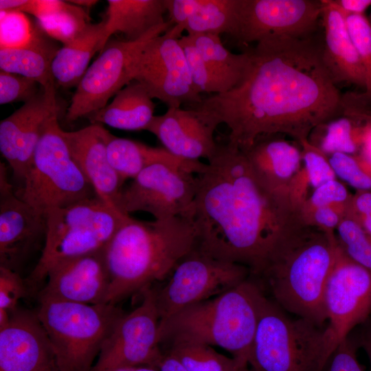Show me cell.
<instances>
[{
    "label": "cell",
    "mask_w": 371,
    "mask_h": 371,
    "mask_svg": "<svg viewBox=\"0 0 371 371\" xmlns=\"http://www.w3.org/2000/svg\"><path fill=\"white\" fill-rule=\"evenodd\" d=\"M41 86L36 80L0 70V104L27 102L39 91Z\"/></svg>",
    "instance_id": "60d3db41"
},
{
    "label": "cell",
    "mask_w": 371,
    "mask_h": 371,
    "mask_svg": "<svg viewBox=\"0 0 371 371\" xmlns=\"http://www.w3.org/2000/svg\"><path fill=\"white\" fill-rule=\"evenodd\" d=\"M272 136L259 137L243 153L254 175L267 188L291 195L292 183L302 166L301 150Z\"/></svg>",
    "instance_id": "cb8c5ba5"
},
{
    "label": "cell",
    "mask_w": 371,
    "mask_h": 371,
    "mask_svg": "<svg viewBox=\"0 0 371 371\" xmlns=\"http://www.w3.org/2000/svg\"><path fill=\"white\" fill-rule=\"evenodd\" d=\"M339 247L335 232L315 227L258 279L284 311L323 327L324 292Z\"/></svg>",
    "instance_id": "5b68a950"
},
{
    "label": "cell",
    "mask_w": 371,
    "mask_h": 371,
    "mask_svg": "<svg viewBox=\"0 0 371 371\" xmlns=\"http://www.w3.org/2000/svg\"><path fill=\"white\" fill-rule=\"evenodd\" d=\"M302 147V168L294 179L290 194L297 203L303 205L308 197V188H317L323 183L337 178L328 156L308 139L300 144Z\"/></svg>",
    "instance_id": "d6a6232c"
},
{
    "label": "cell",
    "mask_w": 371,
    "mask_h": 371,
    "mask_svg": "<svg viewBox=\"0 0 371 371\" xmlns=\"http://www.w3.org/2000/svg\"><path fill=\"white\" fill-rule=\"evenodd\" d=\"M175 25L170 20L136 41L109 40L76 87L66 119L73 122L102 109L133 80L134 62L153 38Z\"/></svg>",
    "instance_id": "8fae6325"
},
{
    "label": "cell",
    "mask_w": 371,
    "mask_h": 371,
    "mask_svg": "<svg viewBox=\"0 0 371 371\" xmlns=\"http://www.w3.org/2000/svg\"><path fill=\"white\" fill-rule=\"evenodd\" d=\"M196 172L188 167L157 162L146 166L122 190L118 209L128 214H150L157 220L191 218L197 190Z\"/></svg>",
    "instance_id": "4fadbf2b"
},
{
    "label": "cell",
    "mask_w": 371,
    "mask_h": 371,
    "mask_svg": "<svg viewBox=\"0 0 371 371\" xmlns=\"http://www.w3.org/2000/svg\"><path fill=\"white\" fill-rule=\"evenodd\" d=\"M359 347L357 335L350 333L339 343L332 354L326 371H364L357 359Z\"/></svg>",
    "instance_id": "ee69618b"
},
{
    "label": "cell",
    "mask_w": 371,
    "mask_h": 371,
    "mask_svg": "<svg viewBox=\"0 0 371 371\" xmlns=\"http://www.w3.org/2000/svg\"><path fill=\"white\" fill-rule=\"evenodd\" d=\"M155 106L146 88L133 80L115 94L111 102L87 117L91 124H106L120 130H146L155 116Z\"/></svg>",
    "instance_id": "484cf974"
},
{
    "label": "cell",
    "mask_w": 371,
    "mask_h": 371,
    "mask_svg": "<svg viewBox=\"0 0 371 371\" xmlns=\"http://www.w3.org/2000/svg\"><path fill=\"white\" fill-rule=\"evenodd\" d=\"M187 371H236L241 367L233 357L216 352L211 346L194 342L170 344L167 352Z\"/></svg>",
    "instance_id": "836d02e7"
},
{
    "label": "cell",
    "mask_w": 371,
    "mask_h": 371,
    "mask_svg": "<svg viewBox=\"0 0 371 371\" xmlns=\"http://www.w3.org/2000/svg\"><path fill=\"white\" fill-rule=\"evenodd\" d=\"M361 150V155L360 157L371 167V126L366 133Z\"/></svg>",
    "instance_id": "f5cc1de1"
},
{
    "label": "cell",
    "mask_w": 371,
    "mask_h": 371,
    "mask_svg": "<svg viewBox=\"0 0 371 371\" xmlns=\"http://www.w3.org/2000/svg\"><path fill=\"white\" fill-rule=\"evenodd\" d=\"M371 126V115L344 108L343 113L319 126L324 130L318 147L326 155L343 153L357 155Z\"/></svg>",
    "instance_id": "f546056e"
},
{
    "label": "cell",
    "mask_w": 371,
    "mask_h": 371,
    "mask_svg": "<svg viewBox=\"0 0 371 371\" xmlns=\"http://www.w3.org/2000/svg\"><path fill=\"white\" fill-rule=\"evenodd\" d=\"M236 371H254L253 370H249L247 367L239 368Z\"/></svg>",
    "instance_id": "680465c9"
},
{
    "label": "cell",
    "mask_w": 371,
    "mask_h": 371,
    "mask_svg": "<svg viewBox=\"0 0 371 371\" xmlns=\"http://www.w3.org/2000/svg\"><path fill=\"white\" fill-rule=\"evenodd\" d=\"M327 156L336 177L357 191H371V167L360 156L343 153Z\"/></svg>",
    "instance_id": "74e56055"
},
{
    "label": "cell",
    "mask_w": 371,
    "mask_h": 371,
    "mask_svg": "<svg viewBox=\"0 0 371 371\" xmlns=\"http://www.w3.org/2000/svg\"><path fill=\"white\" fill-rule=\"evenodd\" d=\"M27 0H1L0 11L20 12Z\"/></svg>",
    "instance_id": "816d5d0a"
},
{
    "label": "cell",
    "mask_w": 371,
    "mask_h": 371,
    "mask_svg": "<svg viewBox=\"0 0 371 371\" xmlns=\"http://www.w3.org/2000/svg\"><path fill=\"white\" fill-rule=\"evenodd\" d=\"M68 1L78 6L88 9L95 5L98 2V1L96 0H72Z\"/></svg>",
    "instance_id": "db71d44e"
},
{
    "label": "cell",
    "mask_w": 371,
    "mask_h": 371,
    "mask_svg": "<svg viewBox=\"0 0 371 371\" xmlns=\"http://www.w3.org/2000/svg\"><path fill=\"white\" fill-rule=\"evenodd\" d=\"M179 43L186 57L193 85L199 94H219L234 87L205 61L188 35L182 36Z\"/></svg>",
    "instance_id": "d590c367"
},
{
    "label": "cell",
    "mask_w": 371,
    "mask_h": 371,
    "mask_svg": "<svg viewBox=\"0 0 371 371\" xmlns=\"http://www.w3.org/2000/svg\"><path fill=\"white\" fill-rule=\"evenodd\" d=\"M30 291L26 280L15 271L0 266V308L16 311L20 299Z\"/></svg>",
    "instance_id": "7bdbcfd3"
},
{
    "label": "cell",
    "mask_w": 371,
    "mask_h": 371,
    "mask_svg": "<svg viewBox=\"0 0 371 371\" xmlns=\"http://www.w3.org/2000/svg\"><path fill=\"white\" fill-rule=\"evenodd\" d=\"M342 13L352 44L365 69L367 93L371 95L370 21L368 20L364 14H346L343 12Z\"/></svg>",
    "instance_id": "f35d334b"
},
{
    "label": "cell",
    "mask_w": 371,
    "mask_h": 371,
    "mask_svg": "<svg viewBox=\"0 0 371 371\" xmlns=\"http://www.w3.org/2000/svg\"><path fill=\"white\" fill-rule=\"evenodd\" d=\"M58 115L55 86L44 88L0 122V150L14 177L22 182L49 121Z\"/></svg>",
    "instance_id": "e0dca14e"
},
{
    "label": "cell",
    "mask_w": 371,
    "mask_h": 371,
    "mask_svg": "<svg viewBox=\"0 0 371 371\" xmlns=\"http://www.w3.org/2000/svg\"><path fill=\"white\" fill-rule=\"evenodd\" d=\"M321 3L323 59L333 81L366 88L365 69L350 37L344 14L334 0H322Z\"/></svg>",
    "instance_id": "603a6c76"
},
{
    "label": "cell",
    "mask_w": 371,
    "mask_h": 371,
    "mask_svg": "<svg viewBox=\"0 0 371 371\" xmlns=\"http://www.w3.org/2000/svg\"><path fill=\"white\" fill-rule=\"evenodd\" d=\"M65 3L59 0H27L19 12L30 14L40 20L56 14Z\"/></svg>",
    "instance_id": "7dc6e473"
},
{
    "label": "cell",
    "mask_w": 371,
    "mask_h": 371,
    "mask_svg": "<svg viewBox=\"0 0 371 371\" xmlns=\"http://www.w3.org/2000/svg\"><path fill=\"white\" fill-rule=\"evenodd\" d=\"M339 8L346 14H363L371 5V0H334Z\"/></svg>",
    "instance_id": "c3c4849f"
},
{
    "label": "cell",
    "mask_w": 371,
    "mask_h": 371,
    "mask_svg": "<svg viewBox=\"0 0 371 371\" xmlns=\"http://www.w3.org/2000/svg\"><path fill=\"white\" fill-rule=\"evenodd\" d=\"M167 283L155 290L159 321L231 289L250 276L240 265L220 260L194 249L182 258Z\"/></svg>",
    "instance_id": "30bf717a"
},
{
    "label": "cell",
    "mask_w": 371,
    "mask_h": 371,
    "mask_svg": "<svg viewBox=\"0 0 371 371\" xmlns=\"http://www.w3.org/2000/svg\"><path fill=\"white\" fill-rule=\"evenodd\" d=\"M370 23H371V20H370Z\"/></svg>",
    "instance_id": "94428289"
},
{
    "label": "cell",
    "mask_w": 371,
    "mask_h": 371,
    "mask_svg": "<svg viewBox=\"0 0 371 371\" xmlns=\"http://www.w3.org/2000/svg\"><path fill=\"white\" fill-rule=\"evenodd\" d=\"M128 216L98 195L48 210L41 255L26 280L29 289L36 290L55 265L104 250Z\"/></svg>",
    "instance_id": "8992f818"
},
{
    "label": "cell",
    "mask_w": 371,
    "mask_h": 371,
    "mask_svg": "<svg viewBox=\"0 0 371 371\" xmlns=\"http://www.w3.org/2000/svg\"><path fill=\"white\" fill-rule=\"evenodd\" d=\"M183 31V26L173 25L151 39L134 62L133 79L140 82L153 99H158L168 108L185 104L193 107L203 100L193 85L179 43Z\"/></svg>",
    "instance_id": "7c38bea8"
},
{
    "label": "cell",
    "mask_w": 371,
    "mask_h": 371,
    "mask_svg": "<svg viewBox=\"0 0 371 371\" xmlns=\"http://www.w3.org/2000/svg\"><path fill=\"white\" fill-rule=\"evenodd\" d=\"M346 214L353 217L371 235V191H357L352 196Z\"/></svg>",
    "instance_id": "bcb514c9"
},
{
    "label": "cell",
    "mask_w": 371,
    "mask_h": 371,
    "mask_svg": "<svg viewBox=\"0 0 371 371\" xmlns=\"http://www.w3.org/2000/svg\"><path fill=\"white\" fill-rule=\"evenodd\" d=\"M333 352L326 327L291 318L265 297L249 357L254 371H324Z\"/></svg>",
    "instance_id": "52a82bcc"
},
{
    "label": "cell",
    "mask_w": 371,
    "mask_h": 371,
    "mask_svg": "<svg viewBox=\"0 0 371 371\" xmlns=\"http://www.w3.org/2000/svg\"><path fill=\"white\" fill-rule=\"evenodd\" d=\"M38 25L50 38L65 45L74 40L90 23L86 10L65 1L56 14L37 20Z\"/></svg>",
    "instance_id": "e575fe53"
},
{
    "label": "cell",
    "mask_w": 371,
    "mask_h": 371,
    "mask_svg": "<svg viewBox=\"0 0 371 371\" xmlns=\"http://www.w3.org/2000/svg\"><path fill=\"white\" fill-rule=\"evenodd\" d=\"M135 368H115L106 369L102 371H134Z\"/></svg>",
    "instance_id": "6f0895ef"
},
{
    "label": "cell",
    "mask_w": 371,
    "mask_h": 371,
    "mask_svg": "<svg viewBox=\"0 0 371 371\" xmlns=\"http://www.w3.org/2000/svg\"><path fill=\"white\" fill-rule=\"evenodd\" d=\"M0 266L19 268L45 238V216L20 199L0 164Z\"/></svg>",
    "instance_id": "ac0fdd59"
},
{
    "label": "cell",
    "mask_w": 371,
    "mask_h": 371,
    "mask_svg": "<svg viewBox=\"0 0 371 371\" xmlns=\"http://www.w3.org/2000/svg\"><path fill=\"white\" fill-rule=\"evenodd\" d=\"M322 12L317 0H238L231 36L243 45L273 36H308Z\"/></svg>",
    "instance_id": "9a60e30c"
},
{
    "label": "cell",
    "mask_w": 371,
    "mask_h": 371,
    "mask_svg": "<svg viewBox=\"0 0 371 371\" xmlns=\"http://www.w3.org/2000/svg\"><path fill=\"white\" fill-rule=\"evenodd\" d=\"M191 219L196 249L247 267L260 278L284 252L314 227L303 205L273 192L256 177L241 150L220 146L196 175Z\"/></svg>",
    "instance_id": "7a4b0ae2"
},
{
    "label": "cell",
    "mask_w": 371,
    "mask_h": 371,
    "mask_svg": "<svg viewBox=\"0 0 371 371\" xmlns=\"http://www.w3.org/2000/svg\"><path fill=\"white\" fill-rule=\"evenodd\" d=\"M105 28L100 51L115 33L128 41H136L164 23L167 12L164 0H108Z\"/></svg>",
    "instance_id": "d4e9b609"
},
{
    "label": "cell",
    "mask_w": 371,
    "mask_h": 371,
    "mask_svg": "<svg viewBox=\"0 0 371 371\" xmlns=\"http://www.w3.org/2000/svg\"><path fill=\"white\" fill-rule=\"evenodd\" d=\"M205 61L219 74L236 86L243 79L250 60L245 49L240 54L229 52L223 44L219 35L187 34Z\"/></svg>",
    "instance_id": "4dcf8cb0"
},
{
    "label": "cell",
    "mask_w": 371,
    "mask_h": 371,
    "mask_svg": "<svg viewBox=\"0 0 371 371\" xmlns=\"http://www.w3.org/2000/svg\"><path fill=\"white\" fill-rule=\"evenodd\" d=\"M359 346L361 347L369 359L371 367V318L369 317L357 333ZM371 371V370H370Z\"/></svg>",
    "instance_id": "681fc988"
},
{
    "label": "cell",
    "mask_w": 371,
    "mask_h": 371,
    "mask_svg": "<svg viewBox=\"0 0 371 371\" xmlns=\"http://www.w3.org/2000/svg\"><path fill=\"white\" fill-rule=\"evenodd\" d=\"M16 194L43 216L97 195L67 146L58 115L47 122Z\"/></svg>",
    "instance_id": "9c48e42d"
},
{
    "label": "cell",
    "mask_w": 371,
    "mask_h": 371,
    "mask_svg": "<svg viewBox=\"0 0 371 371\" xmlns=\"http://www.w3.org/2000/svg\"><path fill=\"white\" fill-rule=\"evenodd\" d=\"M219 124L201 109L170 107L163 115H155L146 131L155 135L164 148L177 157L208 161L218 148L214 132Z\"/></svg>",
    "instance_id": "d6986e66"
},
{
    "label": "cell",
    "mask_w": 371,
    "mask_h": 371,
    "mask_svg": "<svg viewBox=\"0 0 371 371\" xmlns=\"http://www.w3.org/2000/svg\"><path fill=\"white\" fill-rule=\"evenodd\" d=\"M104 28V18L98 23H90L74 40L60 47L52 63L55 83L63 88L77 87L91 59L100 51Z\"/></svg>",
    "instance_id": "83f0119b"
},
{
    "label": "cell",
    "mask_w": 371,
    "mask_h": 371,
    "mask_svg": "<svg viewBox=\"0 0 371 371\" xmlns=\"http://www.w3.org/2000/svg\"><path fill=\"white\" fill-rule=\"evenodd\" d=\"M313 35L273 36L247 49L250 60L229 91L194 106L229 129L227 143L245 151L262 136L285 134L299 144L341 115L344 101Z\"/></svg>",
    "instance_id": "6da1fadb"
},
{
    "label": "cell",
    "mask_w": 371,
    "mask_h": 371,
    "mask_svg": "<svg viewBox=\"0 0 371 371\" xmlns=\"http://www.w3.org/2000/svg\"><path fill=\"white\" fill-rule=\"evenodd\" d=\"M0 48L16 47L32 38L36 25L19 12L1 11Z\"/></svg>",
    "instance_id": "ab89813d"
},
{
    "label": "cell",
    "mask_w": 371,
    "mask_h": 371,
    "mask_svg": "<svg viewBox=\"0 0 371 371\" xmlns=\"http://www.w3.org/2000/svg\"><path fill=\"white\" fill-rule=\"evenodd\" d=\"M134 371H157V368L150 366H140L135 368Z\"/></svg>",
    "instance_id": "9f6ffc18"
},
{
    "label": "cell",
    "mask_w": 371,
    "mask_h": 371,
    "mask_svg": "<svg viewBox=\"0 0 371 371\" xmlns=\"http://www.w3.org/2000/svg\"><path fill=\"white\" fill-rule=\"evenodd\" d=\"M238 0H197L183 25L188 35L210 34L232 35L236 23Z\"/></svg>",
    "instance_id": "1f68e13d"
},
{
    "label": "cell",
    "mask_w": 371,
    "mask_h": 371,
    "mask_svg": "<svg viewBox=\"0 0 371 371\" xmlns=\"http://www.w3.org/2000/svg\"><path fill=\"white\" fill-rule=\"evenodd\" d=\"M47 371H54V370H47Z\"/></svg>",
    "instance_id": "91938a15"
},
{
    "label": "cell",
    "mask_w": 371,
    "mask_h": 371,
    "mask_svg": "<svg viewBox=\"0 0 371 371\" xmlns=\"http://www.w3.org/2000/svg\"><path fill=\"white\" fill-rule=\"evenodd\" d=\"M106 149L109 162L124 181L135 178L146 166L157 162L168 163L195 169L196 161L183 159L164 148H155L129 139L115 136L109 131Z\"/></svg>",
    "instance_id": "f1b7e54d"
},
{
    "label": "cell",
    "mask_w": 371,
    "mask_h": 371,
    "mask_svg": "<svg viewBox=\"0 0 371 371\" xmlns=\"http://www.w3.org/2000/svg\"><path fill=\"white\" fill-rule=\"evenodd\" d=\"M11 313L3 308H0V330L7 326L10 319Z\"/></svg>",
    "instance_id": "11a10c76"
},
{
    "label": "cell",
    "mask_w": 371,
    "mask_h": 371,
    "mask_svg": "<svg viewBox=\"0 0 371 371\" xmlns=\"http://www.w3.org/2000/svg\"><path fill=\"white\" fill-rule=\"evenodd\" d=\"M38 297L85 304H106L110 278L104 250L63 260L47 274Z\"/></svg>",
    "instance_id": "44dd1931"
},
{
    "label": "cell",
    "mask_w": 371,
    "mask_h": 371,
    "mask_svg": "<svg viewBox=\"0 0 371 371\" xmlns=\"http://www.w3.org/2000/svg\"><path fill=\"white\" fill-rule=\"evenodd\" d=\"M38 299L36 313L48 335L58 371H91L103 343L125 313L112 304Z\"/></svg>",
    "instance_id": "ba28073f"
},
{
    "label": "cell",
    "mask_w": 371,
    "mask_h": 371,
    "mask_svg": "<svg viewBox=\"0 0 371 371\" xmlns=\"http://www.w3.org/2000/svg\"><path fill=\"white\" fill-rule=\"evenodd\" d=\"M196 245L191 218L142 221L128 216L104 249L110 278L105 303L116 304L162 280Z\"/></svg>",
    "instance_id": "3957f363"
},
{
    "label": "cell",
    "mask_w": 371,
    "mask_h": 371,
    "mask_svg": "<svg viewBox=\"0 0 371 371\" xmlns=\"http://www.w3.org/2000/svg\"><path fill=\"white\" fill-rule=\"evenodd\" d=\"M352 196L342 183L332 179L313 190L303 204V211L305 213L323 206L348 205Z\"/></svg>",
    "instance_id": "b9f144b4"
},
{
    "label": "cell",
    "mask_w": 371,
    "mask_h": 371,
    "mask_svg": "<svg viewBox=\"0 0 371 371\" xmlns=\"http://www.w3.org/2000/svg\"><path fill=\"white\" fill-rule=\"evenodd\" d=\"M141 292V304L119 319L103 343L91 371L140 366L158 369L164 354L159 348L155 289L148 286Z\"/></svg>",
    "instance_id": "5bb4252c"
},
{
    "label": "cell",
    "mask_w": 371,
    "mask_h": 371,
    "mask_svg": "<svg viewBox=\"0 0 371 371\" xmlns=\"http://www.w3.org/2000/svg\"><path fill=\"white\" fill-rule=\"evenodd\" d=\"M336 232L337 241L344 254L371 272V235L348 214L343 217Z\"/></svg>",
    "instance_id": "8d00e7d4"
},
{
    "label": "cell",
    "mask_w": 371,
    "mask_h": 371,
    "mask_svg": "<svg viewBox=\"0 0 371 371\" xmlns=\"http://www.w3.org/2000/svg\"><path fill=\"white\" fill-rule=\"evenodd\" d=\"M265 297L259 282L249 276L219 295L159 321V344L216 346L245 368Z\"/></svg>",
    "instance_id": "277c9868"
},
{
    "label": "cell",
    "mask_w": 371,
    "mask_h": 371,
    "mask_svg": "<svg viewBox=\"0 0 371 371\" xmlns=\"http://www.w3.org/2000/svg\"><path fill=\"white\" fill-rule=\"evenodd\" d=\"M349 204L319 207L304 214L306 221L312 227L328 232H335L346 214Z\"/></svg>",
    "instance_id": "f6af8a7d"
},
{
    "label": "cell",
    "mask_w": 371,
    "mask_h": 371,
    "mask_svg": "<svg viewBox=\"0 0 371 371\" xmlns=\"http://www.w3.org/2000/svg\"><path fill=\"white\" fill-rule=\"evenodd\" d=\"M324 304L333 350L371 314V272L339 247L326 283Z\"/></svg>",
    "instance_id": "2e32d148"
},
{
    "label": "cell",
    "mask_w": 371,
    "mask_h": 371,
    "mask_svg": "<svg viewBox=\"0 0 371 371\" xmlns=\"http://www.w3.org/2000/svg\"><path fill=\"white\" fill-rule=\"evenodd\" d=\"M58 371L48 335L34 312L17 308L0 330V371Z\"/></svg>",
    "instance_id": "ffe728a7"
},
{
    "label": "cell",
    "mask_w": 371,
    "mask_h": 371,
    "mask_svg": "<svg viewBox=\"0 0 371 371\" xmlns=\"http://www.w3.org/2000/svg\"><path fill=\"white\" fill-rule=\"evenodd\" d=\"M107 131L91 124L63 135L70 153L97 195L118 209L124 181L111 166L106 154ZM119 210V209H118Z\"/></svg>",
    "instance_id": "7402d4cb"
},
{
    "label": "cell",
    "mask_w": 371,
    "mask_h": 371,
    "mask_svg": "<svg viewBox=\"0 0 371 371\" xmlns=\"http://www.w3.org/2000/svg\"><path fill=\"white\" fill-rule=\"evenodd\" d=\"M59 49L56 41L36 23L34 33L26 44L0 48L1 70L32 78L44 88L54 87L52 63Z\"/></svg>",
    "instance_id": "4316f807"
},
{
    "label": "cell",
    "mask_w": 371,
    "mask_h": 371,
    "mask_svg": "<svg viewBox=\"0 0 371 371\" xmlns=\"http://www.w3.org/2000/svg\"><path fill=\"white\" fill-rule=\"evenodd\" d=\"M158 369L159 371H187L175 357L168 353L164 355Z\"/></svg>",
    "instance_id": "f907efd6"
}]
</instances>
